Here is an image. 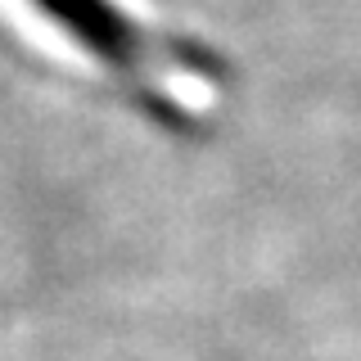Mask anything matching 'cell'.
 Listing matches in <instances>:
<instances>
[{
    "instance_id": "obj_1",
    "label": "cell",
    "mask_w": 361,
    "mask_h": 361,
    "mask_svg": "<svg viewBox=\"0 0 361 361\" xmlns=\"http://www.w3.org/2000/svg\"><path fill=\"white\" fill-rule=\"evenodd\" d=\"M32 5L50 23H59L86 54H95L104 68H113L122 82H140V90H145V77H149L154 68H180V73L208 77V82L217 77L212 68H221L208 50H199V45L172 41V37H163V32L140 27V23L127 18L113 0H32ZM145 99L154 104V113L163 122L180 127V113H172V104H163L154 90H145Z\"/></svg>"
}]
</instances>
